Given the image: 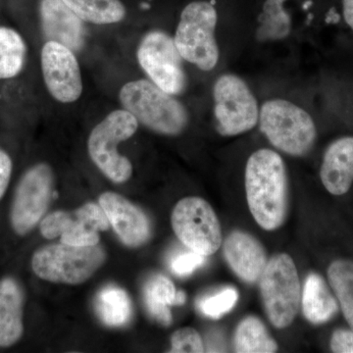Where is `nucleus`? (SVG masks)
Wrapping results in <instances>:
<instances>
[{
    "instance_id": "f257e3e1",
    "label": "nucleus",
    "mask_w": 353,
    "mask_h": 353,
    "mask_svg": "<svg viewBox=\"0 0 353 353\" xmlns=\"http://www.w3.org/2000/svg\"><path fill=\"white\" fill-rule=\"evenodd\" d=\"M245 185L248 208L265 231L282 227L289 210V179L282 157L261 148L246 162Z\"/></svg>"
},
{
    "instance_id": "f03ea898",
    "label": "nucleus",
    "mask_w": 353,
    "mask_h": 353,
    "mask_svg": "<svg viewBox=\"0 0 353 353\" xmlns=\"http://www.w3.org/2000/svg\"><path fill=\"white\" fill-rule=\"evenodd\" d=\"M119 99L123 108L158 134L176 136L189 124V113L185 106L152 81L126 83L121 88Z\"/></svg>"
},
{
    "instance_id": "7ed1b4c3",
    "label": "nucleus",
    "mask_w": 353,
    "mask_h": 353,
    "mask_svg": "<svg viewBox=\"0 0 353 353\" xmlns=\"http://www.w3.org/2000/svg\"><path fill=\"white\" fill-rule=\"evenodd\" d=\"M260 131L274 148L292 157H304L315 145L317 130L307 111L282 99L265 101L259 109Z\"/></svg>"
},
{
    "instance_id": "20e7f679",
    "label": "nucleus",
    "mask_w": 353,
    "mask_h": 353,
    "mask_svg": "<svg viewBox=\"0 0 353 353\" xmlns=\"http://www.w3.org/2000/svg\"><path fill=\"white\" fill-rule=\"evenodd\" d=\"M106 252L101 245L76 246L55 243L39 248L32 259L38 277L52 283L80 285L104 264Z\"/></svg>"
},
{
    "instance_id": "39448f33",
    "label": "nucleus",
    "mask_w": 353,
    "mask_h": 353,
    "mask_svg": "<svg viewBox=\"0 0 353 353\" xmlns=\"http://www.w3.org/2000/svg\"><path fill=\"white\" fill-rule=\"evenodd\" d=\"M218 15L208 1H194L181 14L174 41L183 59L201 71H212L219 61L215 38Z\"/></svg>"
},
{
    "instance_id": "423d86ee",
    "label": "nucleus",
    "mask_w": 353,
    "mask_h": 353,
    "mask_svg": "<svg viewBox=\"0 0 353 353\" xmlns=\"http://www.w3.org/2000/svg\"><path fill=\"white\" fill-rule=\"evenodd\" d=\"M259 287L271 324L278 329L292 325L301 301V282L294 259L287 253L271 257L259 279Z\"/></svg>"
},
{
    "instance_id": "0eeeda50",
    "label": "nucleus",
    "mask_w": 353,
    "mask_h": 353,
    "mask_svg": "<svg viewBox=\"0 0 353 353\" xmlns=\"http://www.w3.org/2000/svg\"><path fill=\"white\" fill-rule=\"evenodd\" d=\"M138 127V120L126 109H121L108 114L90 132L88 141L90 157L114 183H125L131 178L132 163L118 152L117 146L132 138Z\"/></svg>"
},
{
    "instance_id": "6e6552de",
    "label": "nucleus",
    "mask_w": 353,
    "mask_h": 353,
    "mask_svg": "<svg viewBox=\"0 0 353 353\" xmlns=\"http://www.w3.org/2000/svg\"><path fill=\"white\" fill-rule=\"evenodd\" d=\"M213 99L217 131L222 136H239L259 124L256 97L241 77L231 73L220 76L213 87Z\"/></svg>"
},
{
    "instance_id": "1a4fd4ad",
    "label": "nucleus",
    "mask_w": 353,
    "mask_h": 353,
    "mask_svg": "<svg viewBox=\"0 0 353 353\" xmlns=\"http://www.w3.org/2000/svg\"><path fill=\"white\" fill-rule=\"evenodd\" d=\"M172 228L185 248L208 257L222 245V230L214 209L205 199L185 197L176 204L171 216Z\"/></svg>"
},
{
    "instance_id": "9d476101",
    "label": "nucleus",
    "mask_w": 353,
    "mask_h": 353,
    "mask_svg": "<svg viewBox=\"0 0 353 353\" xmlns=\"http://www.w3.org/2000/svg\"><path fill=\"white\" fill-rule=\"evenodd\" d=\"M138 60L150 81L172 95L183 94L188 85L183 57L167 32H148L138 48Z\"/></svg>"
},
{
    "instance_id": "9b49d317",
    "label": "nucleus",
    "mask_w": 353,
    "mask_h": 353,
    "mask_svg": "<svg viewBox=\"0 0 353 353\" xmlns=\"http://www.w3.org/2000/svg\"><path fill=\"white\" fill-rule=\"evenodd\" d=\"M53 190V173L48 164L34 165L21 179L12 209L11 224L16 234L32 231L50 206Z\"/></svg>"
},
{
    "instance_id": "f8f14e48",
    "label": "nucleus",
    "mask_w": 353,
    "mask_h": 353,
    "mask_svg": "<svg viewBox=\"0 0 353 353\" xmlns=\"http://www.w3.org/2000/svg\"><path fill=\"white\" fill-rule=\"evenodd\" d=\"M110 223L101 205L88 202L72 212L55 211L41 223L44 238H61L60 243L76 246L99 243V232L108 231Z\"/></svg>"
},
{
    "instance_id": "ddd939ff",
    "label": "nucleus",
    "mask_w": 353,
    "mask_h": 353,
    "mask_svg": "<svg viewBox=\"0 0 353 353\" xmlns=\"http://www.w3.org/2000/svg\"><path fill=\"white\" fill-rule=\"evenodd\" d=\"M41 70L50 94L62 103H71L83 92L80 66L74 54L63 44L48 41L41 50Z\"/></svg>"
},
{
    "instance_id": "4468645a",
    "label": "nucleus",
    "mask_w": 353,
    "mask_h": 353,
    "mask_svg": "<svg viewBox=\"0 0 353 353\" xmlns=\"http://www.w3.org/2000/svg\"><path fill=\"white\" fill-rule=\"evenodd\" d=\"M99 205L123 243L130 248H138L150 240V219L141 208L124 196L115 192H104L99 197Z\"/></svg>"
},
{
    "instance_id": "2eb2a0df",
    "label": "nucleus",
    "mask_w": 353,
    "mask_h": 353,
    "mask_svg": "<svg viewBox=\"0 0 353 353\" xmlns=\"http://www.w3.org/2000/svg\"><path fill=\"white\" fill-rule=\"evenodd\" d=\"M41 28L48 41H57L74 52L82 50L85 29L83 21L63 0H41Z\"/></svg>"
},
{
    "instance_id": "dca6fc26",
    "label": "nucleus",
    "mask_w": 353,
    "mask_h": 353,
    "mask_svg": "<svg viewBox=\"0 0 353 353\" xmlns=\"http://www.w3.org/2000/svg\"><path fill=\"white\" fill-rule=\"evenodd\" d=\"M224 256L234 273L243 282H259L266 267V250L252 234L234 231L224 243Z\"/></svg>"
},
{
    "instance_id": "f3484780",
    "label": "nucleus",
    "mask_w": 353,
    "mask_h": 353,
    "mask_svg": "<svg viewBox=\"0 0 353 353\" xmlns=\"http://www.w3.org/2000/svg\"><path fill=\"white\" fill-rule=\"evenodd\" d=\"M325 189L333 196H343L353 183V137L336 139L327 148L320 169Z\"/></svg>"
},
{
    "instance_id": "a211bd4d",
    "label": "nucleus",
    "mask_w": 353,
    "mask_h": 353,
    "mask_svg": "<svg viewBox=\"0 0 353 353\" xmlns=\"http://www.w3.org/2000/svg\"><path fill=\"white\" fill-rule=\"evenodd\" d=\"M24 294L12 278L0 280V347L15 345L24 333Z\"/></svg>"
},
{
    "instance_id": "6ab92c4d",
    "label": "nucleus",
    "mask_w": 353,
    "mask_h": 353,
    "mask_svg": "<svg viewBox=\"0 0 353 353\" xmlns=\"http://www.w3.org/2000/svg\"><path fill=\"white\" fill-rule=\"evenodd\" d=\"M301 303L304 317L313 325L329 322L339 311L338 299L317 273H310L305 279Z\"/></svg>"
},
{
    "instance_id": "aec40b11",
    "label": "nucleus",
    "mask_w": 353,
    "mask_h": 353,
    "mask_svg": "<svg viewBox=\"0 0 353 353\" xmlns=\"http://www.w3.org/2000/svg\"><path fill=\"white\" fill-rule=\"evenodd\" d=\"M234 352L239 353H273L278 350L277 343L263 322L255 316L241 320L234 333Z\"/></svg>"
},
{
    "instance_id": "412c9836",
    "label": "nucleus",
    "mask_w": 353,
    "mask_h": 353,
    "mask_svg": "<svg viewBox=\"0 0 353 353\" xmlns=\"http://www.w3.org/2000/svg\"><path fill=\"white\" fill-rule=\"evenodd\" d=\"M95 310L109 327L126 325L132 317V303L124 290L116 285L103 288L95 297Z\"/></svg>"
},
{
    "instance_id": "4be33fe9",
    "label": "nucleus",
    "mask_w": 353,
    "mask_h": 353,
    "mask_svg": "<svg viewBox=\"0 0 353 353\" xmlns=\"http://www.w3.org/2000/svg\"><path fill=\"white\" fill-rule=\"evenodd\" d=\"M176 290L173 282L163 275L153 276L145 287L146 308L160 324L170 326V306L176 305Z\"/></svg>"
},
{
    "instance_id": "5701e85b",
    "label": "nucleus",
    "mask_w": 353,
    "mask_h": 353,
    "mask_svg": "<svg viewBox=\"0 0 353 353\" xmlns=\"http://www.w3.org/2000/svg\"><path fill=\"white\" fill-rule=\"evenodd\" d=\"M83 21L97 25L120 22L126 16L121 0H63Z\"/></svg>"
},
{
    "instance_id": "b1692460",
    "label": "nucleus",
    "mask_w": 353,
    "mask_h": 353,
    "mask_svg": "<svg viewBox=\"0 0 353 353\" xmlns=\"http://www.w3.org/2000/svg\"><path fill=\"white\" fill-rule=\"evenodd\" d=\"M283 4L277 0H266L264 2L259 15V25L255 32L257 41H279L290 36L292 18Z\"/></svg>"
},
{
    "instance_id": "393cba45",
    "label": "nucleus",
    "mask_w": 353,
    "mask_h": 353,
    "mask_svg": "<svg viewBox=\"0 0 353 353\" xmlns=\"http://www.w3.org/2000/svg\"><path fill=\"white\" fill-rule=\"evenodd\" d=\"M327 274L343 316L353 330V261L336 260L330 265Z\"/></svg>"
},
{
    "instance_id": "a878e982",
    "label": "nucleus",
    "mask_w": 353,
    "mask_h": 353,
    "mask_svg": "<svg viewBox=\"0 0 353 353\" xmlns=\"http://www.w3.org/2000/svg\"><path fill=\"white\" fill-rule=\"evenodd\" d=\"M26 44L17 32L0 27V79L17 76L23 69Z\"/></svg>"
},
{
    "instance_id": "bb28decb",
    "label": "nucleus",
    "mask_w": 353,
    "mask_h": 353,
    "mask_svg": "<svg viewBox=\"0 0 353 353\" xmlns=\"http://www.w3.org/2000/svg\"><path fill=\"white\" fill-rule=\"evenodd\" d=\"M238 299V290L234 288H226L213 296L202 299L199 303V309L208 317L218 319L234 307Z\"/></svg>"
},
{
    "instance_id": "cd10ccee",
    "label": "nucleus",
    "mask_w": 353,
    "mask_h": 353,
    "mask_svg": "<svg viewBox=\"0 0 353 353\" xmlns=\"http://www.w3.org/2000/svg\"><path fill=\"white\" fill-rule=\"evenodd\" d=\"M171 352L178 353L204 352L201 334L192 328L176 330L171 338Z\"/></svg>"
},
{
    "instance_id": "c85d7f7f",
    "label": "nucleus",
    "mask_w": 353,
    "mask_h": 353,
    "mask_svg": "<svg viewBox=\"0 0 353 353\" xmlns=\"http://www.w3.org/2000/svg\"><path fill=\"white\" fill-rule=\"evenodd\" d=\"M205 262V256L199 253L189 252L179 253L171 261V269L174 274L181 277H185L194 273L197 268Z\"/></svg>"
},
{
    "instance_id": "c756f323",
    "label": "nucleus",
    "mask_w": 353,
    "mask_h": 353,
    "mask_svg": "<svg viewBox=\"0 0 353 353\" xmlns=\"http://www.w3.org/2000/svg\"><path fill=\"white\" fill-rule=\"evenodd\" d=\"M330 347L334 353H353V330H336L332 334Z\"/></svg>"
},
{
    "instance_id": "7c9ffc66",
    "label": "nucleus",
    "mask_w": 353,
    "mask_h": 353,
    "mask_svg": "<svg viewBox=\"0 0 353 353\" xmlns=\"http://www.w3.org/2000/svg\"><path fill=\"white\" fill-rule=\"evenodd\" d=\"M12 173V161L6 152L0 150V199L8 187Z\"/></svg>"
},
{
    "instance_id": "2f4dec72",
    "label": "nucleus",
    "mask_w": 353,
    "mask_h": 353,
    "mask_svg": "<svg viewBox=\"0 0 353 353\" xmlns=\"http://www.w3.org/2000/svg\"><path fill=\"white\" fill-rule=\"evenodd\" d=\"M343 17L353 31V0H343Z\"/></svg>"
},
{
    "instance_id": "473e14b6",
    "label": "nucleus",
    "mask_w": 353,
    "mask_h": 353,
    "mask_svg": "<svg viewBox=\"0 0 353 353\" xmlns=\"http://www.w3.org/2000/svg\"><path fill=\"white\" fill-rule=\"evenodd\" d=\"M185 299H187V296H185V292H176V305H181V304L185 303Z\"/></svg>"
},
{
    "instance_id": "72a5a7b5",
    "label": "nucleus",
    "mask_w": 353,
    "mask_h": 353,
    "mask_svg": "<svg viewBox=\"0 0 353 353\" xmlns=\"http://www.w3.org/2000/svg\"><path fill=\"white\" fill-rule=\"evenodd\" d=\"M277 1L281 2V3H284L285 0H277Z\"/></svg>"
}]
</instances>
